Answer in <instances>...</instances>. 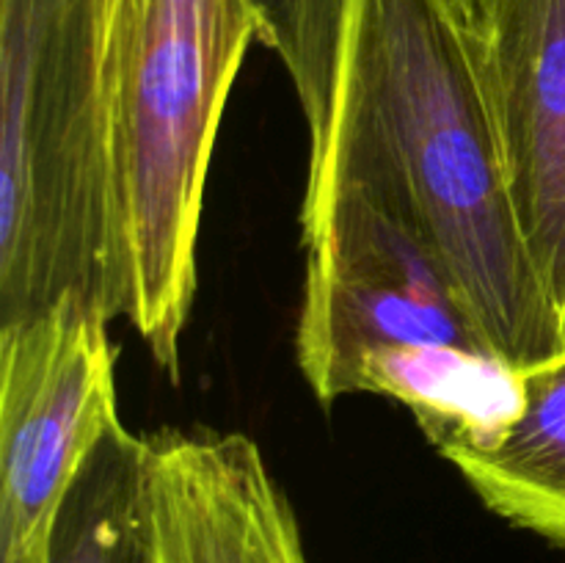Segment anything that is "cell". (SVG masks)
<instances>
[{
	"label": "cell",
	"instance_id": "obj_4",
	"mask_svg": "<svg viewBox=\"0 0 565 563\" xmlns=\"http://www.w3.org/2000/svg\"><path fill=\"white\" fill-rule=\"evenodd\" d=\"M301 226L307 279L296 353L320 403L359 395L379 353L419 346L494 351L439 259L384 210L342 193L318 196L303 202Z\"/></svg>",
	"mask_w": 565,
	"mask_h": 563
},
{
	"label": "cell",
	"instance_id": "obj_2",
	"mask_svg": "<svg viewBox=\"0 0 565 563\" xmlns=\"http://www.w3.org/2000/svg\"><path fill=\"white\" fill-rule=\"evenodd\" d=\"M248 0H110V199L125 315L180 379L210 158L248 44Z\"/></svg>",
	"mask_w": 565,
	"mask_h": 563
},
{
	"label": "cell",
	"instance_id": "obj_11",
	"mask_svg": "<svg viewBox=\"0 0 565 563\" xmlns=\"http://www.w3.org/2000/svg\"><path fill=\"white\" fill-rule=\"evenodd\" d=\"M351 0H274L259 39L285 64L315 149L323 138L340 75Z\"/></svg>",
	"mask_w": 565,
	"mask_h": 563
},
{
	"label": "cell",
	"instance_id": "obj_13",
	"mask_svg": "<svg viewBox=\"0 0 565 563\" xmlns=\"http://www.w3.org/2000/svg\"><path fill=\"white\" fill-rule=\"evenodd\" d=\"M0 563H47V535L17 550L0 552Z\"/></svg>",
	"mask_w": 565,
	"mask_h": 563
},
{
	"label": "cell",
	"instance_id": "obj_5",
	"mask_svg": "<svg viewBox=\"0 0 565 563\" xmlns=\"http://www.w3.org/2000/svg\"><path fill=\"white\" fill-rule=\"evenodd\" d=\"M110 318L75 298L0 326V552L44 539L116 412Z\"/></svg>",
	"mask_w": 565,
	"mask_h": 563
},
{
	"label": "cell",
	"instance_id": "obj_1",
	"mask_svg": "<svg viewBox=\"0 0 565 563\" xmlns=\"http://www.w3.org/2000/svg\"><path fill=\"white\" fill-rule=\"evenodd\" d=\"M337 193L406 226L502 359L524 370L565 351L563 315L513 208L472 42L445 0H351L303 202Z\"/></svg>",
	"mask_w": 565,
	"mask_h": 563
},
{
	"label": "cell",
	"instance_id": "obj_9",
	"mask_svg": "<svg viewBox=\"0 0 565 563\" xmlns=\"http://www.w3.org/2000/svg\"><path fill=\"white\" fill-rule=\"evenodd\" d=\"M362 392L412 408L439 453L489 447L522 406V368L480 348H401L370 359Z\"/></svg>",
	"mask_w": 565,
	"mask_h": 563
},
{
	"label": "cell",
	"instance_id": "obj_12",
	"mask_svg": "<svg viewBox=\"0 0 565 563\" xmlns=\"http://www.w3.org/2000/svg\"><path fill=\"white\" fill-rule=\"evenodd\" d=\"M447 9L452 11L461 28L467 31V36L472 42H478L486 33V25L491 20V9H494V0H445Z\"/></svg>",
	"mask_w": 565,
	"mask_h": 563
},
{
	"label": "cell",
	"instance_id": "obj_8",
	"mask_svg": "<svg viewBox=\"0 0 565 563\" xmlns=\"http://www.w3.org/2000/svg\"><path fill=\"white\" fill-rule=\"evenodd\" d=\"M441 456L497 517L565 546V351L522 370V406L489 447Z\"/></svg>",
	"mask_w": 565,
	"mask_h": 563
},
{
	"label": "cell",
	"instance_id": "obj_10",
	"mask_svg": "<svg viewBox=\"0 0 565 563\" xmlns=\"http://www.w3.org/2000/svg\"><path fill=\"white\" fill-rule=\"evenodd\" d=\"M47 563H160L152 436L105 431L55 508Z\"/></svg>",
	"mask_w": 565,
	"mask_h": 563
},
{
	"label": "cell",
	"instance_id": "obj_14",
	"mask_svg": "<svg viewBox=\"0 0 565 563\" xmlns=\"http://www.w3.org/2000/svg\"><path fill=\"white\" fill-rule=\"evenodd\" d=\"M248 3H252L254 14H257V25H263L265 14H268V9H270V3H274V0H248Z\"/></svg>",
	"mask_w": 565,
	"mask_h": 563
},
{
	"label": "cell",
	"instance_id": "obj_7",
	"mask_svg": "<svg viewBox=\"0 0 565 563\" xmlns=\"http://www.w3.org/2000/svg\"><path fill=\"white\" fill-rule=\"evenodd\" d=\"M160 563H309L296 511L246 434L152 436Z\"/></svg>",
	"mask_w": 565,
	"mask_h": 563
},
{
	"label": "cell",
	"instance_id": "obj_6",
	"mask_svg": "<svg viewBox=\"0 0 565 563\" xmlns=\"http://www.w3.org/2000/svg\"><path fill=\"white\" fill-rule=\"evenodd\" d=\"M472 50L524 243L565 320V0H494Z\"/></svg>",
	"mask_w": 565,
	"mask_h": 563
},
{
	"label": "cell",
	"instance_id": "obj_3",
	"mask_svg": "<svg viewBox=\"0 0 565 563\" xmlns=\"http://www.w3.org/2000/svg\"><path fill=\"white\" fill-rule=\"evenodd\" d=\"M108 28L110 0H0V326L64 298L125 315Z\"/></svg>",
	"mask_w": 565,
	"mask_h": 563
},
{
	"label": "cell",
	"instance_id": "obj_15",
	"mask_svg": "<svg viewBox=\"0 0 565 563\" xmlns=\"http://www.w3.org/2000/svg\"><path fill=\"white\" fill-rule=\"evenodd\" d=\"M563 331H565V320H563Z\"/></svg>",
	"mask_w": 565,
	"mask_h": 563
}]
</instances>
